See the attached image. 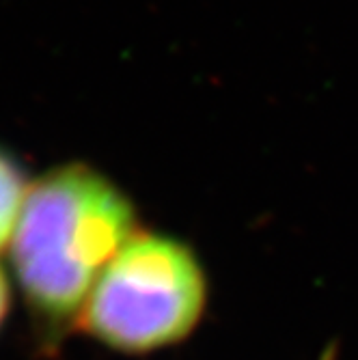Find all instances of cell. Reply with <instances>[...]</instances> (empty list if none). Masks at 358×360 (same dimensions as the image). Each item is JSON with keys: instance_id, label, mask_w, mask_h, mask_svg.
I'll use <instances>...</instances> for the list:
<instances>
[{"instance_id": "2", "label": "cell", "mask_w": 358, "mask_h": 360, "mask_svg": "<svg viewBox=\"0 0 358 360\" xmlns=\"http://www.w3.org/2000/svg\"><path fill=\"white\" fill-rule=\"evenodd\" d=\"M210 304L199 255L179 238L139 231L97 278L78 326L123 356H147L188 341Z\"/></svg>"}, {"instance_id": "4", "label": "cell", "mask_w": 358, "mask_h": 360, "mask_svg": "<svg viewBox=\"0 0 358 360\" xmlns=\"http://www.w3.org/2000/svg\"><path fill=\"white\" fill-rule=\"evenodd\" d=\"M9 311H11V283L5 270L0 268V330H3Z\"/></svg>"}, {"instance_id": "1", "label": "cell", "mask_w": 358, "mask_h": 360, "mask_svg": "<svg viewBox=\"0 0 358 360\" xmlns=\"http://www.w3.org/2000/svg\"><path fill=\"white\" fill-rule=\"evenodd\" d=\"M139 231L129 196L84 162L54 167L30 184L9 259L46 339L78 323L97 278Z\"/></svg>"}, {"instance_id": "3", "label": "cell", "mask_w": 358, "mask_h": 360, "mask_svg": "<svg viewBox=\"0 0 358 360\" xmlns=\"http://www.w3.org/2000/svg\"><path fill=\"white\" fill-rule=\"evenodd\" d=\"M30 184L18 158L0 149V252L9 250Z\"/></svg>"}]
</instances>
